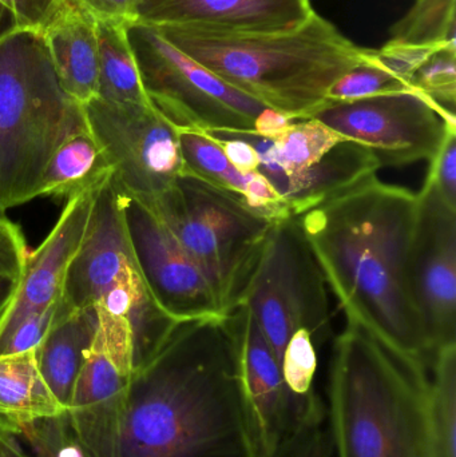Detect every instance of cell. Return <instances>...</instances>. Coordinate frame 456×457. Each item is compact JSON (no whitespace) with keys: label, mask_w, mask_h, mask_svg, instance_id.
<instances>
[{"label":"cell","mask_w":456,"mask_h":457,"mask_svg":"<svg viewBox=\"0 0 456 457\" xmlns=\"http://www.w3.org/2000/svg\"><path fill=\"white\" fill-rule=\"evenodd\" d=\"M168 42L236 90L294 120H310L331 86L367 63L361 47L312 11L281 31H236L203 24L153 26Z\"/></svg>","instance_id":"3"},{"label":"cell","mask_w":456,"mask_h":457,"mask_svg":"<svg viewBox=\"0 0 456 457\" xmlns=\"http://www.w3.org/2000/svg\"><path fill=\"white\" fill-rule=\"evenodd\" d=\"M82 107L120 195L149 205L185 173L178 129L152 104H114L95 96Z\"/></svg>","instance_id":"11"},{"label":"cell","mask_w":456,"mask_h":457,"mask_svg":"<svg viewBox=\"0 0 456 457\" xmlns=\"http://www.w3.org/2000/svg\"><path fill=\"white\" fill-rule=\"evenodd\" d=\"M55 305L34 312L0 335V357L35 351L53 327Z\"/></svg>","instance_id":"29"},{"label":"cell","mask_w":456,"mask_h":457,"mask_svg":"<svg viewBox=\"0 0 456 457\" xmlns=\"http://www.w3.org/2000/svg\"><path fill=\"white\" fill-rule=\"evenodd\" d=\"M178 141L185 173L193 174L227 192L241 201L246 208L270 221L294 219L286 204L261 173L238 171L208 134L178 129Z\"/></svg>","instance_id":"19"},{"label":"cell","mask_w":456,"mask_h":457,"mask_svg":"<svg viewBox=\"0 0 456 457\" xmlns=\"http://www.w3.org/2000/svg\"><path fill=\"white\" fill-rule=\"evenodd\" d=\"M227 314L235 333L241 386L257 450L260 457H264L299 424L292 418L280 362L251 309L241 303Z\"/></svg>","instance_id":"16"},{"label":"cell","mask_w":456,"mask_h":457,"mask_svg":"<svg viewBox=\"0 0 456 457\" xmlns=\"http://www.w3.org/2000/svg\"><path fill=\"white\" fill-rule=\"evenodd\" d=\"M96 306L130 322L134 365L144 364L177 321L150 295L134 258L122 195L112 177L96 189L82 244L67 270L54 319Z\"/></svg>","instance_id":"6"},{"label":"cell","mask_w":456,"mask_h":457,"mask_svg":"<svg viewBox=\"0 0 456 457\" xmlns=\"http://www.w3.org/2000/svg\"><path fill=\"white\" fill-rule=\"evenodd\" d=\"M42 37L64 91L80 104L95 98L99 75L95 21L69 2Z\"/></svg>","instance_id":"20"},{"label":"cell","mask_w":456,"mask_h":457,"mask_svg":"<svg viewBox=\"0 0 456 457\" xmlns=\"http://www.w3.org/2000/svg\"><path fill=\"white\" fill-rule=\"evenodd\" d=\"M374 51L369 54L367 63L351 70L331 86L327 101L351 102L385 94L414 91L406 80L375 63L372 61Z\"/></svg>","instance_id":"27"},{"label":"cell","mask_w":456,"mask_h":457,"mask_svg":"<svg viewBox=\"0 0 456 457\" xmlns=\"http://www.w3.org/2000/svg\"><path fill=\"white\" fill-rule=\"evenodd\" d=\"M410 276L433 357L456 344V208L426 179L418 193Z\"/></svg>","instance_id":"14"},{"label":"cell","mask_w":456,"mask_h":457,"mask_svg":"<svg viewBox=\"0 0 456 457\" xmlns=\"http://www.w3.org/2000/svg\"><path fill=\"white\" fill-rule=\"evenodd\" d=\"M122 206L134 258L155 305L174 321L225 314L211 282L170 230L134 198L122 195Z\"/></svg>","instance_id":"15"},{"label":"cell","mask_w":456,"mask_h":457,"mask_svg":"<svg viewBox=\"0 0 456 457\" xmlns=\"http://www.w3.org/2000/svg\"><path fill=\"white\" fill-rule=\"evenodd\" d=\"M387 43L456 48V0H415L409 12L394 24Z\"/></svg>","instance_id":"25"},{"label":"cell","mask_w":456,"mask_h":457,"mask_svg":"<svg viewBox=\"0 0 456 457\" xmlns=\"http://www.w3.org/2000/svg\"><path fill=\"white\" fill-rule=\"evenodd\" d=\"M147 101L182 130L254 131L264 104L236 90L171 45L149 24H129Z\"/></svg>","instance_id":"8"},{"label":"cell","mask_w":456,"mask_h":457,"mask_svg":"<svg viewBox=\"0 0 456 457\" xmlns=\"http://www.w3.org/2000/svg\"><path fill=\"white\" fill-rule=\"evenodd\" d=\"M19 278L13 277L0 276V317L10 305L19 287Z\"/></svg>","instance_id":"36"},{"label":"cell","mask_w":456,"mask_h":457,"mask_svg":"<svg viewBox=\"0 0 456 457\" xmlns=\"http://www.w3.org/2000/svg\"><path fill=\"white\" fill-rule=\"evenodd\" d=\"M410 85L434 106L455 115L456 48H441L434 53L414 72Z\"/></svg>","instance_id":"28"},{"label":"cell","mask_w":456,"mask_h":457,"mask_svg":"<svg viewBox=\"0 0 456 457\" xmlns=\"http://www.w3.org/2000/svg\"><path fill=\"white\" fill-rule=\"evenodd\" d=\"M15 16L21 29L43 32L59 18L69 0H0Z\"/></svg>","instance_id":"30"},{"label":"cell","mask_w":456,"mask_h":457,"mask_svg":"<svg viewBox=\"0 0 456 457\" xmlns=\"http://www.w3.org/2000/svg\"><path fill=\"white\" fill-rule=\"evenodd\" d=\"M310 120L369 147L382 168L430 162L444 138L456 131V115L438 109L415 91L327 102Z\"/></svg>","instance_id":"13"},{"label":"cell","mask_w":456,"mask_h":457,"mask_svg":"<svg viewBox=\"0 0 456 457\" xmlns=\"http://www.w3.org/2000/svg\"><path fill=\"white\" fill-rule=\"evenodd\" d=\"M430 370L436 453L438 457H456V344L439 349Z\"/></svg>","instance_id":"26"},{"label":"cell","mask_w":456,"mask_h":457,"mask_svg":"<svg viewBox=\"0 0 456 457\" xmlns=\"http://www.w3.org/2000/svg\"><path fill=\"white\" fill-rule=\"evenodd\" d=\"M96 312L98 329L66 418L83 457H118L136 370L133 330L125 317L101 308Z\"/></svg>","instance_id":"12"},{"label":"cell","mask_w":456,"mask_h":457,"mask_svg":"<svg viewBox=\"0 0 456 457\" xmlns=\"http://www.w3.org/2000/svg\"><path fill=\"white\" fill-rule=\"evenodd\" d=\"M427 179L434 182L444 200L456 208V131L444 138L441 149L430 161Z\"/></svg>","instance_id":"32"},{"label":"cell","mask_w":456,"mask_h":457,"mask_svg":"<svg viewBox=\"0 0 456 457\" xmlns=\"http://www.w3.org/2000/svg\"><path fill=\"white\" fill-rule=\"evenodd\" d=\"M94 21L136 23L141 0H69Z\"/></svg>","instance_id":"33"},{"label":"cell","mask_w":456,"mask_h":457,"mask_svg":"<svg viewBox=\"0 0 456 457\" xmlns=\"http://www.w3.org/2000/svg\"><path fill=\"white\" fill-rule=\"evenodd\" d=\"M18 21H16L13 13L10 10L0 4V42L8 35L13 34V32L19 31Z\"/></svg>","instance_id":"37"},{"label":"cell","mask_w":456,"mask_h":457,"mask_svg":"<svg viewBox=\"0 0 456 457\" xmlns=\"http://www.w3.org/2000/svg\"><path fill=\"white\" fill-rule=\"evenodd\" d=\"M145 206L200 266L224 313L240 305L275 222L189 173Z\"/></svg>","instance_id":"7"},{"label":"cell","mask_w":456,"mask_h":457,"mask_svg":"<svg viewBox=\"0 0 456 457\" xmlns=\"http://www.w3.org/2000/svg\"><path fill=\"white\" fill-rule=\"evenodd\" d=\"M417 212L418 193L372 176L296 220L347 319L430 370L410 276Z\"/></svg>","instance_id":"2"},{"label":"cell","mask_w":456,"mask_h":457,"mask_svg":"<svg viewBox=\"0 0 456 457\" xmlns=\"http://www.w3.org/2000/svg\"><path fill=\"white\" fill-rule=\"evenodd\" d=\"M112 169L87 128L62 142L43 174L39 197L70 198L98 189Z\"/></svg>","instance_id":"23"},{"label":"cell","mask_w":456,"mask_h":457,"mask_svg":"<svg viewBox=\"0 0 456 457\" xmlns=\"http://www.w3.org/2000/svg\"><path fill=\"white\" fill-rule=\"evenodd\" d=\"M27 257L29 253L21 228L0 216V276L21 279Z\"/></svg>","instance_id":"31"},{"label":"cell","mask_w":456,"mask_h":457,"mask_svg":"<svg viewBox=\"0 0 456 457\" xmlns=\"http://www.w3.org/2000/svg\"><path fill=\"white\" fill-rule=\"evenodd\" d=\"M86 125L62 87L42 35L19 29L0 42V216L39 197L62 142Z\"/></svg>","instance_id":"5"},{"label":"cell","mask_w":456,"mask_h":457,"mask_svg":"<svg viewBox=\"0 0 456 457\" xmlns=\"http://www.w3.org/2000/svg\"><path fill=\"white\" fill-rule=\"evenodd\" d=\"M296 120L288 117V115L283 114V112H278V110L265 107L257 118L256 123H254L253 133L262 137H273L288 129Z\"/></svg>","instance_id":"34"},{"label":"cell","mask_w":456,"mask_h":457,"mask_svg":"<svg viewBox=\"0 0 456 457\" xmlns=\"http://www.w3.org/2000/svg\"><path fill=\"white\" fill-rule=\"evenodd\" d=\"M328 397L337 457H438L428 368L352 320L335 338Z\"/></svg>","instance_id":"4"},{"label":"cell","mask_w":456,"mask_h":457,"mask_svg":"<svg viewBox=\"0 0 456 457\" xmlns=\"http://www.w3.org/2000/svg\"><path fill=\"white\" fill-rule=\"evenodd\" d=\"M118 457H260L228 314L177 321L134 370Z\"/></svg>","instance_id":"1"},{"label":"cell","mask_w":456,"mask_h":457,"mask_svg":"<svg viewBox=\"0 0 456 457\" xmlns=\"http://www.w3.org/2000/svg\"><path fill=\"white\" fill-rule=\"evenodd\" d=\"M0 457H32L21 447L16 435L0 427Z\"/></svg>","instance_id":"35"},{"label":"cell","mask_w":456,"mask_h":457,"mask_svg":"<svg viewBox=\"0 0 456 457\" xmlns=\"http://www.w3.org/2000/svg\"><path fill=\"white\" fill-rule=\"evenodd\" d=\"M312 11L311 0H141L137 21L281 31L299 26Z\"/></svg>","instance_id":"18"},{"label":"cell","mask_w":456,"mask_h":457,"mask_svg":"<svg viewBox=\"0 0 456 457\" xmlns=\"http://www.w3.org/2000/svg\"><path fill=\"white\" fill-rule=\"evenodd\" d=\"M98 322L95 306L54 319L53 327L35 349L40 375L66 412Z\"/></svg>","instance_id":"21"},{"label":"cell","mask_w":456,"mask_h":457,"mask_svg":"<svg viewBox=\"0 0 456 457\" xmlns=\"http://www.w3.org/2000/svg\"><path fill=\"white\" fill-rule=\"evenodd\" d=\"M238 134L256 150L257 171L272 185L292 217L302 216L382 169L369 147L343 138L315 120H297L273 137L253 131Z\"/></svg>","instance_id":"9"},{"label":"cell","mask_w":456,"mask_h":457,"mask_svg":"<svg viewBox=\"0 0 456 457\" xmlns=\"http://www.w3.org/2000/svg\"><path fill=\"white\" fill-rule=\"evenodd\" d=\"M59 404L40 375L35 351L0 357V427L16 434L37 421L61 418Z\"/></svg>","instance_id":"22"},{"label":"cell","mask_w":456,"mask_h":457,"mask_svg":"<svg viewBox=\"0 0 456 457\" xmlns=\"http://www.w3.org/2000/svg\"><path fill=\"white\" fill-rule=\"evenodd\" d=\"M95 24L99 48L96 96L114 104H150L129 40V24L115 21H95Z\"/></svg>","instance_id":"24"},{"label":"cell","mask_w":456,"mask_h":457,"mask_svg":"<svg viewBox=\"0 0 456 457\" xmlns=\"http://www.w3.org/2000/svg\"><path fill=\"white\" fill-rule=\"evenodd\" d=\"M95 192L67 200L55 227L27 257L18 290L0 317V335L29 313L58 303L67 270L85 237Z\"/></svg>","instance_id":"17"},{"label":"cell","mask_w":456,"mask_h":457,"mask_svg":"<svg viewBox=\"0 0 456 457\" xmlns=\"http://www.w3.org/2000/svg\"><path fill=\"white\" fill-rule=\"evenodd\" d=\"M281 361L297 330L310 333L320 348L331 336L327 282L296 217L276 221L256 273L244 295Z\"/></svg>","instance_id":"10"}]
</instances>
